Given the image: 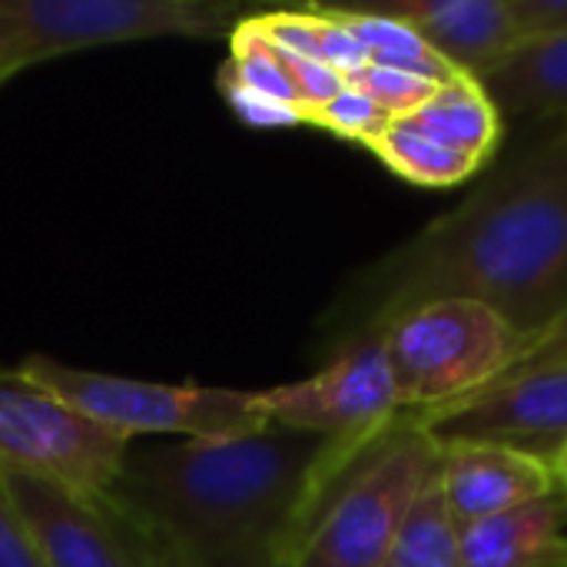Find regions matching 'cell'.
Segmentation results:
<instances>
[{
  "label": "cell",
  "mask_w": 567,
  "mask_h": 567,
  "mask_svg": "<svg viewBox=\"0 0 567 567\" xmlns=\"http://www.w3.org/2000/svg\"><path fill=\"white\" fill-rule=\"evenodd\" d=\"M472 299L532 342L567 312V136L498 163L455 209L389 252L362 282L349 339L375 336L402 312Z\"/></svg>",
  "instance_id": "1"
},
{
  "label": "cell",
  "mask_w": 567,
  "mask_h": 567,
  "mask_svg": "<svg viewBox=\"0 0 567 567\" xmlns=\"http://www.w3.org/2000/svg\"><path fill=\"white\" fill-rule=\"evenodd\" d=\"M362 449L292 429L233 442H133L106 495L173 567H286L329 485Z\"/></svg>",
  "instance_id": "2"
},
{
  "label": "cell",
  "mask_w": 567,
  "mask_h": 567,
  "mask_svg": "<svg viewBox=\"0 0 567 567\" xmlns=\"http://www.w3.org/2000/svg\"><path fill=\"white\" fill-rule=\"evenodd\" d=\"M439 462V442L402 412L329 485L286 567H385Z\"/></svg>",
  "instance_id": "3"
},
{
  "label": "cell",
  "mask_w": 567,
  "mask_h": 567,
  "mask_svg": "<svg viewBox=\"0 0 567 567\" xmlns=\"http://www.w3.org/2000/svg\"><path fill=\"white\" fill-rule=\"evenodd\" d=\"M375 336L385 346L395 392L409 415L485 392L512 375L532 349L525 332L472 299L415 306Z\"/></svg>",
  "instance_id": "4"
},
{
  "label": "cell",
  "mask_w": 567,
  "mask_h": 567,
  "mask_svg": "<svg viewBox=\"0 0 567 567\" xmlns=\"http://www.w3.org/2000/svg\"><path fill=\"white\" fill-rule=\"evenodd\" d=\"M249 13L229 0H0V76L133 40H219Z\"/></svg>",
  "instance_id": "5"
},
{
  "label": "cell",
  "mask_w": 567,
  "mask_h": 567,
  "mask_svg": "<svg viewBox=\"0 0 567 567\" xmlns=\"http://www.w3.org/2000/svg\"><path fill=\"white\" fill-rule=\"evenodd\" d=\"M20 369L70 402L76 412L130 442L150 435H183V442H233L269 429L259 392L140 382L76 369L50 355H27Z\"/></svg>",
  "instance_id": "6"
},
{
  "label": "cell",
  "mask_w": 567,
  "mask_h": 567,
  "mask_svg": "<svg viewBox=\"0 0 567 567\" xmlns=\"http://www.w3.org/2000/svg\"><path fill=\"white\" fill-rule=\"evenodd\" d=\"M130 445V439L96 425L23 369H0V475L76 495H106Z\"/></svg>",
  "instance_id": "7"
},
{
  "label": "cell",
  "mask_w": 567,
  "mask_h": 567,
  "mask_svg": "<svg viewBox=\"0 0 567 567\" xmlns=\"http://www.w3.org/2000/svg\"><path fill=\"white\" fill-rule=\"evenodd\" d=\"M269 429H292L362 449L399 415L402 402L379 336L339 346L336 359L309 379L259 392Z\"/></svg>",
  "instance_id": "8"
},
{
  "label": "cell",
  "mask_w": 567,
  "mask_h": 567,
  "mask_svg": "<svg viewBox=\"0 0 567 567\" xmlns=\"http://www.w3.org/2000/svg\"><path fill=\"white\" fill-rule=\"evenodd\" d=\"M3 485L43 567H173L156 538L110 495H76L20 475Z\"/></svg>",
  "instance_id": "9"
},
{
  "label": "cell",
  "mask_w": 567,
  "mask_h": 567,
  "mask_svg": "<svg viewBox=\"0 0 567 567\" xmlns=\"http://www.w3.org/2000/svg\"><path fill=\"white\" fill-rule=\"evenodd\" d=\"M415 419L435 442H502L551 465L567 439V362L518 369L472 399Z\"/></svg>",
  "instance_id": "10"
},
{
  "label": "cell",
  "mask_w": 567,
  "mask_h": 567,
  "mask_svg": "<svg viewBox=\"0 0 567 567\" xmlns=\"http://www.w3.org/2000/svg\"><path fill=\"white\" fill-rule=\"evenodd\" d=\"M439 488L455 528L558 495L551 465L502 442H439Z\"/></svg>",
  "instance_id": "11"
},
{
  "label": "cell",
  "mask_w": 567,
  "mask_h": 567,
  "mask_svg": "<svg viewBox=\"0 0 567 567\" xmlns=\"http://www.w3.org/2000/svg\"><path fill=\"white\" fill-rule=\"evenodd\" d=\"M375 10L409 23L455 73L475 80L522 47L508 0H392Z\"/></svg>",
  "instance_id": "12"
},
{
  "label": "cell",
  "mask_w": 567,
  "mask_h": 567,
  "mask_svg": "<svg viewBox=\"0 0 567 567\" xmlns=\"http://www.w3.org/2000/svg\"><path fill=\"white\" fill-rule=\"evenodd\" d=\"M567 502L551 495L458 528L465 567H567Z\"/></svg>",
  "instance_id": "13"
},
{
  "label": "cell",
  "mask_w": 567,
  "mask_h": 567,
  "mask_svg": "<svg viewBox=\"0 0 567 567\" xmlns=\"http://www.w3.org/2000/svg\"><path fill=\"white\" fill-rule=\"evenodd\" d=\"M502 120H551L567 126V33L515 47L478 76Z\"/></svg>",
  "instance_id": "14"
},
{
  "label": "cell",
  "mask_w": 567,
  "mask_h": 567,
  "mask_svg": "<svg viewBox=\"0 0 567 567\" xmlns=\"http://www.w3.org/2000/svg\"><path fill=\"white\" fill-rule=\"evenodd\" d=\"M422 133L435 143L468 156L472 163L485 166L505 133V120L482 86V80L455 73L452 80L439 83L435 93L409 116Z\"/></svg>",
  "instance_id": "15"
},
{
  "label": "cell",
  "mask_w": 567,
  "mask_h": 567,
  "mask_svg": "<svg viewBox=\"0 0 567 567\" xmlns=\"http://www.w3.org/2000/svg\"><path fill=\"white\" fill-rule=\"evenodd\" d=\"M326 10L342 27H349L355 33L369 63L402 70V73H415V76H425L432 83H445L455 76V70L409 23L389 17L375 7H326Z\"/></svg>",
  "instance_id": "16"
},
{
  "label": "cell",
  "mask_w": 567,
  "mask_h": 567,
  "mask_svg": "<svg viewBox=\"0 0 567 567\" xmlns=\"http://www.w3.org/2000/svg\"><path fill=\"white\" fill-rule=\"evenodd\" d=\"M392 173H399L402 179L425 186V189H449L458 186L465 179H472L482 166L472 163L468 156L435 143L429 133H422L409 116L405 120H392L379 140L369 146Z\"/></svg>",
  "instance_id": "17"
},
{
  "label": "cell",
  "mask_w": 567,
  "mask_h": 567,
  "mask_svg": "<svg viewBox=\"0 0 567 567\" xmlns=\"http://www.w3.org/2000/svg\"><path fill=\"white\" fill-rule=\"evenodd\" d=\"M385 567H465L462 551H458V528L445 508L435 472L429 485L422 488L412 508V518L405 522L402 538L395 551L389 555Z\"/></svg>",
  "instance_id": "18"
},
{
  "label": "cell",
  "mask_w": 567,
  "mask_h": 567,
  "mask_svg": "<svg viewBox=\"0 0 567 567\" xmlns=\"http://www.w3.org/2000/svg\"><path fill=\"white\" fill-rule=\"evenodd\" d=\"M389 123H392V116L385 110H379L375 100L352 83H346L326 106H319L309 116V126H319L342 140H355L362 146H372Z\"/></svg>",
  "instance_id": "19"
},
{
  "label": "cell",
  "mask_w": 567,
  "mask_h": 567,
  "mask_svg": "<svg viewBox=\"0 0 567 567\" xmlns=\"http://www.w3.org/2000/svg\"><path fill=\"white\" fill-rule=\"evenodd\" d=\"M346 83L359 86L362 93H369L375 100L379 110H385L392 120H405L412 116L432 93L439 83L415 76V73H402V70H389V66H375L365 63L359 73H352Z\"/></svg>",
  "instance_id": "20"
},
{
  "label": "cell",
  "mask_w": 567,
  "mask_h": 567,
  "mask_svg": "<svg viewBox=\"0 0 567 567\" xmlns=\"http://www.w3.org/2000/svg\"><path fill=\"white\" fill-rule=\"evenodd\" d=\"M316 13V37H319V60L326 66H332L336 73H342L346 80L352 73H359L369 56L362 50V43L355 40V33L349 27H342L326 7H309Z\"/></svg>",
  "instance_id": "21"
},
{
  "label": "cell",
  "mask_w": 567,
  "mask_h": 567,
  "mask_svg": "<svg viewBox=\"0 0 567 567\" xmlns=\"http://www.w3.org/2000/svg\"><path fill=\"white\" fill-rule=\"evenodd\" d=\"M219 93L226 96V103L233 106V113L246 123V126H256V130H286V126H302L306 123V113L279 103V100H269L262 93H252V90H243V86H219Z\"/></svg>",
  "instance_id": "22"
},
{
  "label": "cell",
  "mask_w": 567,
  "mask_h": 567,
  "mask_svg": "<svg viewBox=\"0 0 567 567\" xmlns=\"http://www.w3.org/2000/svg\"><path fill=\"white\" fill-rule=\"evenodd\" d=\"M0 567H43L37 545L0 475Z\"/></svg>",
  "instance_id": "23"
},
{
  "label": "cell",
  "mask_w": 567,
  "mask_h": 567,
  "mask_svg": "<svg viewBox=\"0 0 567 567\" xmlns=\"http://www.w3.org/2000/svg\"><path fill=\"white\" fill-rule=\"evenodd\" d=\"M522 43L565 37L567 33V0H508Z\"/></svg>",
  "instance_id": "24"
},
{
  "label": "cell",
  "mask_w": 567,
  "mask_h": 567,
  "mask_svg": "<svg viewBox=\"0 0 567 567\" xmlns=\"http://www.w3.org/2000/svg\"><path fill=\"white\" fill-rule=\"evenodd\" d=\"M567 362V312L548 329V332H542L535 342H532V349H528V355L522 359V365L518 369H535V365H565ZM515 369V372H518Z\"/></svg>",
  "instance_id": "25"
},
{
  "label": "cell",
  "mask_w": 567,
  "mask_h": 567,
  "mask_svg": "<svg viewBox=\"0 0 567 567\" xmlns=\"http://www.w3.org/2000/svg\"><path fill=\"white\" fill-rule=\"evenodd\" d=\"M551 472H555V482H558V492L567 495V439L561 442V449L551 455Z\"/></svg>",
  "instance_id": "26"
},
{
  "label": "cell",
  "mask_w": 567,
  "mask_h": 567,
  "mask_svg": "<svg viewBox=\"0 0 567 567\" xmlns=\"http://www.w3.org/2000/svg\"><path fill=\"white\" fill-rule=\"evenodd\" d=\"M558 133H561V136H567V126H565V130H558Z\"/></svg>",
  "instance_id": "27"
},
{
  "label": "cell",
  "mask_w": 567,
  "mask_h": 567,
  "mask_svg": "<svg viewBox=\"0 0 567 567\" xmlns=\"http://www.w3.org/2000/svg\"><path fill=\"white\" fill-rule=\"evenodd\" d=\"M3 83H7V80H3V76H0V86H3Z\"/></svg>",
  "instance_id": "28"
},
{
  "label": "cell",
  "mask_w": 567,
  "mask_h": 567,
  "mask_svg": "<svg viewBox=\"0 0 567 567\" xmlns=\"http://www.w3.org/2000/svg\"><path fill=\"white\" fill-rule=\"evenodd\" d=\"M561 495H565V492H561ZM565 502H567V495H565Z\"/></svg>",
  "instance_id": "29"
}]
</instances>
